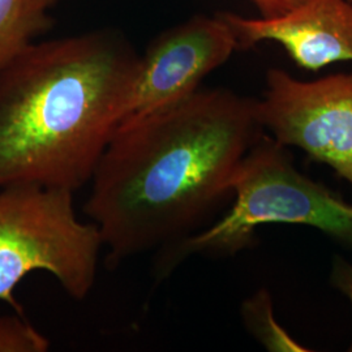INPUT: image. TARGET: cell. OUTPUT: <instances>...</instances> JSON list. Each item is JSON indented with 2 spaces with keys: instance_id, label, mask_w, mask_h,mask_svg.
<instances>
[{
  "instance_id": "cell-1",
  "label": "cell",
  "mask_w": 352,
  "mask_h": 352,
  "mask_svg": "<svg viewBox=\"0 0 352 352\" xmlns=\"http://www.w3.org/2000/svg\"><path fill=\"white\" fill-rule=\"evenodd\" d=\"M256 100L199 89L123 123L97 164L84 212L119 263L189 238L226 199L244 155L264 136Z\"/></svg>"
},
{
  "instance_id": "cell-12",
  "label": "cell",
  "mask_w": 352,
  "mask_h": 352,
  "mask_svg": "<svg viewBox=\"0 0 352 352\" xmlns=\"http://www.w3.org/2000/svg\"><path fill=\"white\" fill-rule=\"evenodd\" d=\"M263 19H273L292 11L305 0H250Z\"/></svg>"
},
{
  "instance_id": "cell-11",
  "label": "cell",
  "mask_w": 352,
  "mask_h": 352,
  "mask_svg": "<svg viewBox=\"0 0 352 352\" xmlns=\"http://www.w3.org/2000/svg\"><path fill=\"white\" fill-rule=\"evenodd\" d=\"M330 282L333 287L338 289L350 300L352 307V265L343 257H334L331 265ZM349 351L352 352V343Z\"/></svg>"
},
{
  "instance_id": "cell-8",
  "label": "cell",
  "mask_w": 352,
  "mask_h": 352,
  "mask_svg": "<svg viewBox=\"0 0 352 352\" xmlns=\"http://www.w3.org/2000/svg\"><path fill=\"white\" fill-rule=\"evenodd\" d=\"M58 0H0V72L50 29Z\"/></svg>"
},
{
  "instance_id": "cell-6",
  "label": "cell",
  "mask_w": 352,
  "mask_h": 352,
  "mask_svg": "<svg viewBox=\"0 0 352 352\" xmlns=\"http://www.w3.org/2000/svg\"><path fill=\"white\" fill-rule=\"evenodd\" d=\"M236 50V36L221 13L195 14L166 29L140 55L138 80L122 124L184 101Z\"/></svg>"
},
{
  "instance_id": "cell-3",
  "label": "cell",
  "mask_w": 352,
  "mask_h": 352,
  "mask_svg": "<svg viewBox=\"0 0 352 352\" xmlns=\"http://www.w3.org/2000/svg\"><path fill=\"white\" fill-rule=\"evenodd\" d=\"M231 189L234 202L221 219L160 252L161 277L192 254L234 256L251 247L258 227L272 223L314 227L352 250V204L302 174L289 148L270 136L244 155Z\"/></svg>"
},
{
  "instance_id": "cell-7",
  "label": "cell",
  "mask_w": 352,
  "mask_h": 352,
  "mask_svg": "<svg viewBox=\"0 0 352 352\" xmlns=\"http://www.w3.org/2000/svg\"><path fill=\"white\" fill-rule=\"evenodd\" d=\"M221 14L234 30L239 50L273 41L283 46L298 67L315 72L330 64L352 62L350 0H305L273 19Z\"/></svg>"
},
{
  "instance_id": "cell-13",
  "label": "cell",
  "mask_w": 352,
  "mask_h": 352,
  "mask_svg": "<svg viewBox=\"0 0 352 352\" xmlns=\"http://www.w3.org/2000/svg\"><path fill=\"white\" fill-rule=\"evenodd\" d=\"M350 1H352V0H350Z\"/></svg>"
},
{
  "instance_id": "cell-4",
  "label": "cell",
  "mask_w": 352,
  "mask_h": 352,
  "mask_svg": "<svg viewBox=\"0 0 352 352\" xmlns=\"http://www.w3.org/2000/svg\"><path fill=\"white\" fill-rule=\"evenodd\" d=\"M75 192L32 184L0 188V302L25 315L13 289L29 274L47 272L75 299L94 287L102 250L100 228L81 221Z\"/></svg>"
},
{
  "instance_id": "cell-10",
  "label": "cell",
  "mask_w": 352,
  "mask_h": 352,
  "mask_svg": "<svg viewBox=\"0 0 352 352\" xmlns=\"http://www.w3.org/2000/svg\"><path fill=\"white\" fill-rule=\"evenodd\" d=\"M50 340L33 327L25 315H0V352H46Z\"/></svg>"
},
{
  "instance_id": "cell-9",
  "label": "cell",
  "mask_w": 352,
  "mask_h": 352,
  "mask_svg": "<svg viewBox=\"0 0 352 352\" xmlns=\"http://www.w3.org/2000/svg\"><path fill=\"white\" fill-rule=\"evenodd\" d=\"M244 325L269 351H308L278 324L270 294L260 289L241 307Z\"/></svg>"
},
{
  "instance_id": "cell-2",
  "label": "cell",
  "mask_w": 352,
  "mask_h": 352,
  "mask_svg": "<svg viewBox=\"0 0 352 352\" xmlns=\"http://www.w3.org/2000/svg\"><path fill=\"white\" fill-rule=\"evenodd\" d=\"M139 65L132 42L113 28L29 45L0 72V188L88 186Z\"/></svg>"
},
{
  "instance_id": "cell-5",
  "label": "cell",
  "mask_w": 352,
  "mask_h": 352,
  "mask_svg": "<svg viewBox=\"0 0 352 352\" xmlns=\"http://www.w3.org/2000/svg\"><path fill=\"white\" fill-rule=\"evenodd\" d=\"M256 111L272 139L330 166L352 187V74L302 81L272 68Z\"/></svg>"
}]
</instances>
